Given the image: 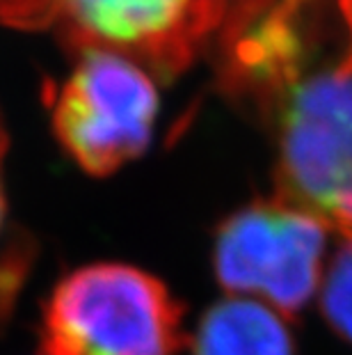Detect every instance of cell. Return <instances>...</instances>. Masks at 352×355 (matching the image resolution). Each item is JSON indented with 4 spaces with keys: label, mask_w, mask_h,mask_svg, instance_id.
I'll use <instances>...</instances> for the list:
<instances>
[{
    "label": "cell",
    "mask_w": 352,
    "mask_h": 355,
    "mask_svg": "<svg viewBox=\"0 0 352 355\" xmlns=\"http://www.w3.org/2000/svg\"><path fill=\"white\" fill-rule=\"evenodd\" d=\"M217 46L224 92L270 131L277 200L352 234V24L341 0H263Z\"/></svg>",
    "instance_id": "obj_1"
},
{
    "label": "cell",
    "mask_w": 352,
    "mask_h": 355,
    "mask_svg": "<svg viewBox=\"0 0 352 355\" xmlns=\"http://www.w3.org/2000/svg\"><path fill=\"white\" fill-rule=\"evenodd\" d=\"M183 305L151 273L92 263L59 279L44 305V355H174Z\"/></svg>",
    "instance_id": "obj_2"
},
{
    "label": "cell",
    "mask_w": 352,
    "mask_h": 355,
    "mask_svg": "<svg viewBox=\"0 0 352 355\" xmlns=\"http://www.w3.org/2000/svg\"><path fill=\"white\" fill-rule=\"evenodd\" d=\"M0 19L55 28L76 51L117 53L160 78L185 69L227 24L217 0H0Z\"/></svg>",
    "instance_id": "obj_3"
},
{
    "label": "cell",
    "mask_w": 352,
    "mask_h": 355,
    "mask_svg": "<svg viewBox=\"0 0 352 355\" xmlns=\"http://www.w3.org/2000/svg\"><path fill=\"white\" fill-rule=\"evenodd\" d=\"M158 94L149 73L108 51H80L53 101L59 145L94 177H108L149 147Z\"/></svg>",
    "instance_id": "obj_4"
},
{
    "label": "cell",
    "mask_w": 352,
    "mask_h": 355,
    "mask_svg": "<svg viewBox=\"0 0 352 355\" xmlns=\"http://www.w3.org/2000/svg\"><path fill=\"white\" fill-rule=\"evenodd\" d=\"M325 232L318 218L277 198L243 207L217 227V282L234 293H257L293 316L318 286Z\"/></svg>",
    "instance_id": "obj_5"
},
{
    "label": "cell",
    "mask_w": 352,
    "mask_h": 355,
    "mask_svg": "<svg viewBox=\"0 0 352 355\" xmlns=\"http://www.w3.org/2000/svg\"><path fill=\"white\" fill-rule=\"evenodd\" d=\"M293 337L279 314L247 298L215 303L199 321L192 355H293Z\"/></svg>",
    "instance_id": "obj_6"
},
{
    "label": "cell",
    "mask_w": 352,
    "mask_h": 355,
    "mask_svg": "<svg viewBox=\"0 0 352 355\" xmlns=\"http://www.w3.org/2000/svg\"><path fill=\"white\" fill-rule=\"evenodd\" d=\"M320 309L329 328L352 344V234L343 239L329 263Z\"/></svg>",
    "instance_id": "obj_7"
},
{
    "label": "cell",
    "mask_w": 352,
    "mask_h": 355,
    "mask_svg": "<svg viewBox=\"0 0 352 355\" xmlns=\"http://www.w3.org/2000/svg\"><path fill=\"white\" fill-rule=\"evenodd\" d=\"M217 3L222 5L224 14H227V24H224V30H227L238 17H243L247 10H252V7L259 5L261 0H217ZM224 30H222V33H224Z\"/></svg>",
    "instance_id": "obj_8"
},
{
    "label": "cell",
    "mask_w": 352,
    "mask_h": 355,
    "mask_svg": "<svg viewBox=\"0 0 352 355\" xmlns=\"http://www.w3.org/2000/svg\"><path fill=\"white\" fill-rule=\"evenodd\" d=\"M5 149H7V135H5L3 124H0V225H3V218H5V191H3V156H5Z\"/></svg>",
    "instance_id": "obj_9"
},
{
    "label": "cell",
    "mask_w": 352,
    "mask_h": 355,
    "mask_svg": "<svg viewBox=\"0 0 352 355\" xmlns=\"http://www.w3.org/2000/svg\"><path fill=\"white\" fill-rule=\"evenodd\" d=\"M341 5H343V10H346V14H348L350 24H352V0H341Z\"/></svg>",
    "instance_id": "obj_10"
}]
</instances>
